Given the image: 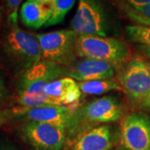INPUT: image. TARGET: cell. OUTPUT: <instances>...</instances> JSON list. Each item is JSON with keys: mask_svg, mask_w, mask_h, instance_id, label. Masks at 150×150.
Listing matches in <instances>:
<instances>
[{"mask_svg": "<svg viewBox=\"0 0 150 150\" xmlns=\"http://www.w3.org/2000/svg\"><path fill=\"white\" fill-rule=\"evenodd\" d=\"M6 89L4 80L2 79V78L0 77V102L4 99V98L5 97Z\"/></svg>", "mask_w": 150, "mask_h": 150, "instance_id": "603a6c76", "label": "cell"}, {"mask_svg": "<svg viewBox=\"0 0 150 150\" xmlns=\"http://www.w3.org/2000/svg\"><path fill=\"white\" fill-rule=\"evenodd\" d=\"M46 95L56 100L60 105L69 106L79 100L81 91L78 82L70 78L64 77L49 83L44 88Z\"/></svg>", "mask_w": 150, "mask_h": 150, "instance_id": "4fadbf2b", "label": "cell"}, {"mask_svg": "<svg viewBox=\"0 0 150 150\" xmlns=\"http://www.w3.org/2000/svg\"><path fill=\"white\" fill-rule=\"evenodd\" d=\"M81 93L88 95H100L111 91H122L118 81L111 79L78 82Z\"/></svg>", "mask_w": 150, "mask_h": 150, "instance_id": "9a60e30c", "label": "cell"}, {"mask_svg": "<svg viewBox=\"0 0 150 150\" xmlns=\"http://www.w3.org/2000/svg\"><path fill=\"white\" fill-rule=\"evenodd\" d=\"M79 33L72 29H61L36 34L43 60L55 62L60 65L72 61L75 54Z\"/></svg>", "mask_w": 150, "mask_h": 150, "instance_id": "52a82bcc", "label": "cell"}, {"mask_svg": "<svg viewBox=\"0 0 150 150\" xmlns=\"http://www.w3.org/2000/svg\"><path fill=\"white\" fill-rule=\"evenodd\" d=\"M119 150H123V149H119Z\"/></svg>", "mask_w": 150, "mask_h": 150, "instance_id": "83f0119b", "label": "cell"}, {"mask_svg": "<svg viewBox=\"0 0 150 150\" xmlns=\"http://www.w3.org/2000/svg\"><path fill=\"white\" fill-rule=\"evenodd\" d=\"M114 144L112 127L108 124L88 129L75 137L71 150H110Z\"/></svg>", "mask_w": 150, "mask_h": 150, "instance_id": "8fae6325", "label": "cell"}, {"mask_svg": "<svg viewBox=\"0 0 150 150\" xmlns=\"http://www.w3.org/2000/svg\"><path fill=\"white\" fill-rule=\"evenodd\" d=\"M114 23L108 0H79L71 29L79 34L108 37Z\"/></svg>", "mask_w": 150, "mask_h": 150, "instance_id": "277c9868", "label": "cell"}, {"mask_svg": "<svg viewBox=\"0 0 150 150\" xmlns=\"http://www.w3.org/2000/svg\"><path fill=\"white\" fill-rule=\"evenodd\" d=\"M2 18H3V8L0 6V23H1V21H2Z\"/></svg>", "mask_w": 150, "mask_h": 150, "instance_id": "484cf974", "label": "cell"}, {"mask_svg": "<svg viewBox=\"0 0 150 150\" xmlns=\"http://www.w3.org/2000/svg\"><path fill=\"white\" fill-rule=\"evenodd\" d=\"M3 50L15 70L21 74L43 60L37 38L18 25L10 26L3 42Z\"/></svg>", "mask_w": 150, "mask_h": 150, "instance_id": "5b68a950", "label": "cell"}, {"mask_svg": "<svg viewBox=\"0 0 150 150\" xmlns=\"http://www.w3.org/2000/svg\"><path fill=\"white\" fill-rule=\"evenodd\" d=\"M75 54L80 58H90L108 62L118 69L131 59L129 47L115 38L79 34Z\"/></svg>", "mask_w": 150, "mask_h": 150, "instance_id": "8992f818", "label": "cell"}, {"mask_svg": "<svg viewBox=\"0 0 150 150\" xmlns=\"http://www.w3.org/2000/svg\"><path fill=\"white\" fill-rule=\"evenodd\" d=\"M54 4H40L26 1L20 8V18L23 23L33 29L45 26L53 13Z\"/></svg>", "mask_w": 150, "mask_h": 150, "instance_id": "5bb4252c", "label": "cell"}, {"mask_svg": "<svg viewBox=\"0 0 150 150\" xmlns=\"http://www.w3.org/2000/svg\"><path fill=\"white\" fill-rule=\"evenodd\" d=\"M139 49L140 50V52L144 55L145 57H147L148 59H150V47L139 45Z\"/></svg>", "mask_w": 150, "mask_h": 150, "instance_id": "cb8c5ba5", "label": "cell"}, {"mask_svg": "<svg viewBox=\"0 0 150 150\" xmlns=\"http://www.w3.org/2000/svg\"><path fill=\"white\" fill-rule=\"evenodd\" d=\"M23 0H5L7 18L9 25H18V8Z\"/></svg>", "mask_w": 150, "mask_h": 150, "instance_id": "ac0fdd59", "label": "cell"}, {"mask_svg": "<svg viewBox=\"0 0 150 150\" xmlns=\"http://www.w3.org/2000/svg\"><path fill=\"white\" fill-rule=\"evenodd\" d=\"M130 7V6H129ZM134 12L139 13L141 15H144L145 17L150 18V4H146L144 6H139V7H135V8H131Z\"/></svg>", "mask_w": 150, "mask_h": 150, "instance_id": "44dd1931", "label": "cell"}, {"mask_svg": "<svg viewBox=\"0 0 150 150\" xmlns=\"http://www.w3.org/2000/svg\"><path fill=\"white\" fill-rule=\"evenodd\" d=\"M122 8H123V12L125 14L129 17L130 20L134 22L136 24H141V25H145V26H150V18L145 17L144 15H141L139 13L134 12L131 7H129L128 4L125 3L122 4Z\"/></svg>", "mask_w": 150, "mask_h": 150, "instance_id": "d6986e66", "label": "cell"}, {"mask_svg": "<svg viewBox=\"0 0 150 150\" xmlns=\"http://www.w3.org/2000/svg\"><path fill=\"white\" fill-rule=\"evenodd\" d=\"M115 68L111 64L90 58H82L67 73L78 82L111 79L115 75Z\"/></svg>", "mask_w": 150, "mask_h": 150, "instance_id": "7c38bea8", "label": "cell"}, {"mask_svg": "<svg viewBox=\"0 0 150 150\" xmlns=\"http://www.w3.org/2000/svg\"><path fill=\"white\" fill-rule=\"evenodd\" d=\"M125 108L117 97L103 96L83 104L74 111L72 123L68 130L76 136L97 125L115 123L124 117Z\"/></svg>", "mask_w": 150, "mask_h": 150, "instance_id": "7a4b0ae2", "label": "cell"}, {"mask_svg": "<svg viewBox=\"0 0 150 150\" xmlns=\"http://www.w3.org/2000/svg\"><path fill=\"white\" fill-rule=\"evenodd\" d=\"M31 2H36V3H40V4H54L55 0H28Z\"/></svg>", "mask_w": 150, "mask_h": 150, "instance_id": "d4e9b609", "label": "cell"}, {"mask_svg": "<svg viewBox=\"0 0 150 150\" xmlns=\"http://www.w3.org/2000/svg\"><path fill=\"white\" fill-rule=\"evenodd\" d=\"M67 128L62 124L26 122L20 136L34 150H61L65 144Z\"/></svg>", "mask_w": 150, "mask_h": 150, "instance_id": "ba28073f", "label": "cell"}, {"mask_svg": "<svg viewBox=\"0 0 150 150\" xmlns=\"http://www.w3.org/2000/svg\"><path fill=\"white\" fill-rule=\"evenodd\" d=\"M75 1L76 0H55L52 16L44 27H50L62 23L67 13L74 5Z\"/></svg>", "mask_w": 150, "mask_h": 150, "instance_id": "e0dca14e", "label": "cell"}, {"mask_svg": "<svg viewBox=\"0 0 150 150\" xmlns=\"http://www.w3.org/2000/svg\"><path fill=\"white\" fill-rule=\"evenodd\" d=\"M12 110L13 118L23 119L26 122L62 124L67 130L72 123L74 109L69 106L46 104L37 107H18Z\"/></svg>", "mask_w": 150, "mask_h": 150, "instance_id": "30bf717a", "label": "cell"}, {"mask_svg": "<svg viewBox=\"0 0 150 150\" xmlns=\"http://www.w3.org/2000/svg\"><path fill=\"white\" fill-rule=\"evenodd\" d=\"M0 150H13L12 149H8V148H0Z\"/></svg>", "mask_w": 150, "mask_h": 150, "instance_id": "4316f807", "label": "cell"}, {"mask_svg": "<svg viewBox=\"0 0 150 150\" xmlns=\"http://www.w3.org/2000/svg\"><path fill=\"white\" fill-rule=\"evenodd\" d=\"M127 38L139 45L150 47V26L133 24L125 27Z\"/></svg>", "mask_w": 150, "mask_h": 150, "instance_id": "2e32d148", "label": "cell"}, {"mask_svg": "<svg viewBox=\"0 0 150 150\" xmlns=\"http://www.w3.org/2000/svg\"><path fill=\"white\" fill-rule=\"evenodd\" d=\"M126 4L130 6L131 8L144 6L150 4V0H123Z\"/></svg>", "mask_w": 150, "mask_h": 150, "instance_id": "7402d4cb", "label": "cell"}, {"mask_svg": "<svg viewBox=\"0 0 150 150\" xmlns=\"http://www.w3.org/2000/svg\"><path fill=\"white\" fill-rule=\"evenodd\" d=\"M120 139L125 150H150V117L130 112L122 118Z\"/></svg>", "mask_w": 150, "mask_h": 150, "instance_id": "9c48e42d", "label": "cell"}, {"mask_svg": "<svg viewBox=\"0 0 150 150\" xmlns=\"http://www.w3.org/2000/svg\"><path fill=\"white\" fill-rule=\"evenodd\" d=\"M12 118H13V113L11 109H4V110L0 109V128Z\"/></svg>", "mask_w": 150, "mask_h": 150, "instance_id": "ffe728a7", "label": "cell"}, {"mask_svg": "<svg viewBox=\"0 0 150 150\" xmlns=\"http://www.w3.org/2000/svg\"><path fill=\"white\" fill-rule=\"evenodd\" d=\"M64 74L60 64L43 59L21 75L18 83V103L20 107L60 105L45 94L44 88L49 83L60 79Z\"/></svg>", "mask_w": 150, "mask_h": 150, "instance_id": "6da1fadb", "label": "cell"}, {"mask_svg": "<svg viewBox=\"0 0 150 150\" xmlns=\"http://www.w3.org/2000/svg\"><path fill=\"white\" fill-rule=\"evenodd\" d=\"M116 70L117 81L129 102L150 111V62L134 57Z\"/></svg>", "mask_w": 150, "mask_h": 150, "instance_id": "3957f363", "label": "cell"}]
</instances>
